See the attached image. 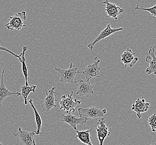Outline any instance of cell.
Segmentation results:
<instances>
[{
	"label": "cell",
	"mask_w": 156,
	"mask_h": 145,
	"mask_svg": "<svg viewBox=\"0 0 156 145\" xmlns=\"http://www.w3.org/2000/svg\"><path fill=\"white\" fill-rule=\"evenodd\" d=\"M55 70L58 72L60 83H77L78 82L75 80V76L77 74L80 73V71H78L77 68H76L75 65L73 66L72 62L68 69L58 68L55 66Z\"/></svg>",
	"instance_id": "cell-1"
},
{
	"label": "cell",
	"mask_w": 156,
	"mask_h": 145,
	"mask_svg": "<svg viewBox=\"0 0 156 145\" xmlns=\"http://www.w3.org/2000/svg\"><path fill=\"white\" fill-rule=\"evenodd\" d=\"M26 20V12L21 11L9 17V22L5 24V26L9 30H20L22 28L26 26L24 21Z\"/></svg>",
	"instance_id": "cell-2"
},
{
	"label": "cell",
	"mask_w": 156,
	"mask_h": 145,
	"mask_svg": "<svg viewBox=\"0 0 156 145\" xmlns=\"http://www.w3.org/2000/svg\"><path fill=\"white\" fill-rule=\"evenodd\" d=\"M73 95V91H71V94H69L67 97H66V95H63L61 99L58 101L60 105L59 110H65L66 114L75 112V107L82 103L81 101L77 100L76 99H73L72 97Z\"/></svg>",
	"instance_id": "cell-3"
},
{
	"label": "cell",
	"mask_w": 156,
	"mask_h": 145,
	"mask_svg": "<svg viewBox=\"0 0 156 145\" xmlns=\"http://www.w3.org/2000/svg\"><path fill=\"white\" fill-rule=\"evenodd\" d=\"M78 111L80 117L87 119L103 118L107 113L106 109H102L97 107H90L86 108L80 107L78 108Z\"/></svg>",
	"instance_id": "cell-4"
},
{
	"label": "cell",
	"mask_w": 156,
	"mask_h": 145,
	"mask_svg": "<svg viewBox=\"0 0 156 145\" xmlns=\"http://www.w3.org/2000/svg\"><path fill=\"white\" fill-rule=\"evenodd\" d=\"M56 87H53V88L51 89L49 91H47L46 89V97L44 99V103L42 105V110L41 112H49L52 108L56 107V101L58 100L56 98V95H58L56 92L55 91Z\"/></svg>",
	"instance_id": "cell-5"
},
{
	"label": "cell",
	"mask_w": 156,
	"mask_h": 145,
	"mask_svg": "<svg viewBox=\"0 0 156 145\" xmlns=\"http://www.w3.org/2000/svg\"><path fill=\"white\" fill-rule=\"evenodd\" d=\"M77 87L76 95H78L81 97L86 96L89 98L94 93V86L90 84V80L88 79H82L78 80L77 83Z\"/></svg>",
	"instance_id": "cell-6"
},
{
	"label": "cell",
	"mask_w": 156,
	"mask_h": 145,
	"mask_svg": "<svg viewBox=\"0 0 156 145\" xmlns=\"http://www.w3.org/2000/svg\"><path fill=\"white\" fill-rule=\"evenodd\" d=\"M97 57L95 58V61L94 63L88 64L83 71L80 72V73H82L85 76V79L90 80L92 78L100 77V72L101 68L99 66V63L101 60H97Z\"/></svg>",
	"instance_id": "cell-7"
},
{
	"label": "cell",
	"mask_w": 156,
	"mask_h": 145,
	"mask_svg": "<svg viewBox=\"0 0 156 145\" xmlns=\"http://www.w3.org/2000/svg\"><path fill=\"white\" fill-rule=\"evenodd\" d=\"M123 30H124V28H112L111 26V24H108L106 27L100 32V34L98 35L97 38L95 39V40L92 43H90L87 45L88 48L91 50H93L94 46L98 42H99L106 38L108 37L110 35H112L113 34H114L115 32L122 31Z\"/></svg>",
	"instance_id": "cell-8"
},
{
	"label": "cell",
	"mask_w": 156,
	"mask_h": 145,
	"mask_svg": "<svg viewBox=\"0 0 156 145\" xmlns=\"http://www.w3.org/2000/svg\"><path fill=\"white\" fill-rule=\"evenodd\" d=\"M23 145H36L34 135H36L35 131L28 132L27 131H22L21 127H19V131L17 133H13Z\"/></svg>",
	"instance_id": "cell-9"
},
{
	"label": "cell",
	"mask_w": 156,
	"mask_h": 145,
	"mask_svg": "<svg viewBox=\"0 0 156 145\" xmlns=\"http://www.w3.org/2000/svg\"><path fill=\"white\" fill-rule=\"evenodd\" d=\"M96 132L100 145H103L105 139L107 137L111 135V132L108 131V127L106 124V120L105 118H101L98 120Z\"/></svg>",
	"instance_id": "cell-10"
},
{
	"label": "cell",
	"mask_w": 156,
	"mask_h": 145,
	"mask_svg": "<svg viewBox=\"0 0 156 145\" xmlns=\"http://www.w3.org/2000/svg\"><path fill=\"white\" fill-rule=\"evenodd\" d=\"M61 120L65 123L69 124L75 130H77V126L79 125L86 124L87 122L88 119L85 118L78 117L72 115L71 113L63 114L61 116Z\"/></svg>",
	"instance_id": "cell-11"
},
{
	"label": "cell",
	"mask_w": 156,
	"mask_h": 145,
	"mask_svg": "<svg viewBox=\"0 0 156 145\" xmlns=\"http://www.w3.org/2000/svg\"><path fill=\"white\" fill-rule=\"evenodd\" d=\"M102 3L106 5L105 11L107 17H112L115 20H117L118 16L124 12V9L115 3L110 2L108 0H105Z\"/></svg>",
	"instance_id": "cell-12"
},
{
	"label": "cell",
	"mask_w": 156,
	"mask_h": 145,
	"mask_svg": "<svg viewBox=\"0 0 156 145\" xmlns=\"http://www.w3.org/2000/svg\"><path fill=\"white\" fill-rule=\"evenodd\" d=\"M146 61L149 63V66L146 69L147 75H156V57L155 55V47L151 46L148 51V55L146 58Z\"/></svg>",
	"instance_id": "cell-13"
},
{
	"label": "cell",
	"mask_w": 156,
	"mask_h": 145,
	"mask_svg": "<svg viewBox=\"0 0 156 145\" xmlns=\"http://www.w3.org/2000/svg\"><path fill=\"white\" fill-rule=\"evenodd\" d=\"M150 103L146 102L144 97L141 99L138 98L135 101L134 104H132L131 110L134 111L138 119H140L142 117V113L146 112L150 109Z\"/></svg>",
	"instance_id": "cell-14"
},
{
	"label": "cell",
	"mask_w": 156,
	"mask_h": 145,
	"mask_svg": "<svg viewBox=\"0 0 156 145\" xmlns=\"http://www.w3.org/2000/svg\"><path fill=\"white\" fill-rule=\"evenodd\" d=\"M135 53L133 52L131 49L127 48L125 51L121 55V61L124 64L126 68H132L134 66L138 60V58L134 57Z\"/></svg>",
	"instance_id": "cell-15"
},
{
	"label": "cell",
	"mask_w": 156,
	"mask_h": 145,
	"mask_svg": "<svg viewBox=\"0 0 156 145\" xmlns=\"http://www.w3.org/2000/svg\"><path fill=\"white\" fill-rule=\"evenodd\" d=\"M4 73L5 70H2L1 79L0 81V106H2L3 101L8 97L12 95H16L19 97L21 95V93L18 91L12 92L10 91L9 89L7 88L4 83Z\"/></svg>",
	"instance_id": "cell-16"
},
{
	"label": "cell",
	"mask_w": 156,
	"mask_h": 145,
	"mask_svg": "<svg viewBox=\"0 0 156 145\" xmlns=\"http://www.w3.org/2000/svg\"><path fill=\"white\" fill-rule=\"evenodd\" d=\"M28 47V46H23L22 53L19 55V56H20L19 60L22 64V71L25 78V81H26L25 85L26 86H29L28 80H27L28 76V68H27V66L26 65V58H25V53L26 51L27 50Z\"/></svg>",
	"instance_id": "cell-17"
},
{
	"label": "cell",
	"mask_w": 156,
	"mask_h": 145,
	"mask_svg": "<svg viewBox=\"0 0 156 145\" xmlns=\"http://www.w3.org/2000/svg\"><path fill=\"white\" fill-rule=\"evenodd\" d=\"M92 129H87L85 131H77L76 130V139H78L82 143L86 145H93L90 140V133Z\"/></svg>",
	"instance_id": "cell-18"
},
{
	"label": "cell",
	"mask_w": 156,
	"mask_h": 145,
	"mask_svg": "<svg viewBox=\"0 0 156 145\" xmlns=\"http://www.w3.org/2000/svg\"><path fill=\"white\" fill-rule=\"evenodd\" d=\"M29 103L30 104L31 107L32 108L33 110L34 111V116H35V121L37 125V129L35 131V133L36 135H42V133L41 132V128H42V118L38 113L36 108L33 103V99L31 98L29 101Z\"/></svg>",
	"instance_id": "cell-19"
},
{
	"label": "cell",
	"mask_w": 156,
	"mask_h": 145,
	"mask_svg": "<svg viewBox=\"0 0 156 145\" xmlns=\"http://www.w3.org/2000/svg\"><path fill=\"white\" fill-rule=\"evenodd\" d=\"M36 85H32L31 86H26V85H22L21 88V95L23 97L24 99V104L27 105V97L28 95L31 92H32L34 93L36 89Z\"/></svg>",
	"instance_id": "cell-20"
},
{
	"label": "cell",
	"mask_w": 156,
	"mask_h": 145,
	"mask_svg": "<svg viewBox=\"0 0 156 145\" xmlns=\"http://www.w3.org/2000/svg\"><path fill=\"white\" fill-rule=\"evenodd\" d=\"M148 122L153 132H156V114L153 113L148 118Z\"/></svg>",
	"instance_id": "cell-21"
},
{
	"label": "cell",
	"mask_w": 156,
	"mask_h": 145,
	"mask_svg": "<svg viewBox=\"0 0 156 145\" xmlns=\"http://www.w3.org/2000/svg\"><path fill=\"white\" fill-rule=\"evenodd\" d=\"M134 9H136L146 11L150 13L153 17H156V5L150 8H145L144 6H140L139 5H137V6L135 7Z\"/></svg>",
	"instance_id": "cell-22"
},
{
	"label": "cell",
	"mask_w": 156,
	"mask_h": 145,
	"mask_svg": "<svg viewBox=\"0 0 156 145\" xmlns=\"http://www.w3.org/2000/svg\"><path fill=\"white\" fill-rule=\"evenodd\" d=\"M0 50L4 51L7 52V53H9V54H12L14 57H15L16 58H18L19 59H20V56H19V55H17V54L14 53L12 51L10 50L9 49H7V47L3 46L1 44H0Z\"/></svg>",
	"instance_id": "cell-23"
},
{
	"label": "cell",
	"mask_w": 156,
	"mask_h": 145,
	"mask_svg": "<svg viewBox=\"0 0 156 145\" xmlns=\"http://www.w3.org/2000/svg\"><path fill=\"white\" fill-rule=\"evenodd\" d=\"M150 145H156V142H154V143H151V144H150Z\"/></svg>",
	"instance_id": "cell-24"
},
{
	"label": "cell",
	"mask_w": 156,
	"mask_h": 145,
	"mask_svg": "<svg viewBox=\"0 0 156 145\" xmlns=\"http://www.w3.org/2000/svg\"><path fill=\"white\" fill-rule=\"evenodd\" d=\"M0 145H3V143H2V142H0Z\"/></svg>",
	"instance_id": "cell-25"
},
{
	"label": "cell",
	"mask_w": 156,
	"mask_h": 145,
	"mask_svg": "<svg viewBox=\"0 0 156 145\" xmlns=\"http://www.w3.org/2000/svg\"><path fill=\"white\" fill-rule=\"evenodd\" d=\"M122 1H125V0H122Z\"/></svg>",
	"instance_id": "cell-26"
}]
</instances>
